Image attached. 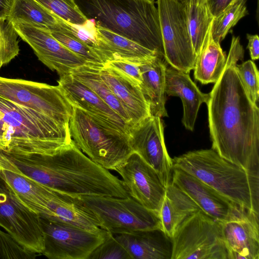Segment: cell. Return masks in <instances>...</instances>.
Returning a JSON list of instances; mask_svg holds the SVG:
<instances>
[{
  "mask_svg": "<svg viewBox=\"0 0 259 259\" xmlns=\"http://www.w3.org/2000/svg\"><path fill=\"white\" fill-rule=\"evenodd\" d=\"M244 51L233 36L224 70L206 104L212 149L251 175L259 176V109L237 70Z\"/></svg>",
  "mask_w": 259,
  "mask_h": 259,
  "instance_id": "6da1fadb",
  "label": "cell"
},
{
  "mask_svg": "<svg viewBox=\"0 0 259 259\" xmlns=\"http://www.w3.org/2000/svg\"><path fill=\"white\" fill-rule=\"evenodd\" d=\"M2 151L23 174L56 192L72 196H130L121 180L92 160L72 140L53 155Z\"/></svg>",
  "mask_w": 259,
  "mask_h": 259,
  "instance_id": "7a4b0ae2",
  "label": "cell"
},
{
  "mask_svg": "<svg viewBox=\"0 0 259 259\" xmlns=\"http://www.w3.org/2000/svg\"><path fill=\"white\" fill-rule=\"evenodd\" d=\"M72 140L69 127L0 96V150L21 155H53Z\"/></svg>",
  "mask_w": 259,
  "mask_h": 259,
  "instance_id": "3957f363",
  "label": "cell"
},
{
  "mask_svg": "<svg viewBox=\"0 0 259 259\" xmlns=\"http://www.w3.org/2000/svg\"><path fill=\"white\" fill-rule=\"evenodd\" d=\"M88 20L164 56L154 0H74Z\"/></svg>",
  "mask_w": 259,
  "mask_h": 259,
  "instance_id": "277c9868",
  "label": "cell"
},
{
  "mask_svg": "<svg viewBox=\"0 0 259 259\" xmlns=\"http://www.w3.org/2000/svg\"><path fill=\"white\" fill-rule=\"evenodd\" d=\"M172 161L174 168L195 177L238 207L258 214L259 176L249 174L212 149L190 151Z\"/></svg>",
  "mask_w": 259,
  "mask_h": 259,
  "instance_id": "5b68a950",
  "label": "cell"
},
{
  "mask_svg": "<svg viewBox=\"0 0 259 259\" xmlns=\"http://www.w3.org/2000/svg\"><path fill=\"white\" fill-rule=\"evenodd\" d=\"M69 131L79 149L107 169L114 170L133 152L128 134L106 124L78 107L73 106Z\"/></svg>",
  "mask_w": 259,
  "mask_h": 259,
  "instance_id": "8992f818",
  "label": "cell"
},
{
  "mask_svg": "<svg viewBox=\"0 0 259 259\" xmlns=\"http://www.w3.org/2000/svg\"><path fill=\"white\" fill-rule=\"evenodd\" d=\"M100 223V228L112 234L161 228L159 215L128 196H76ZM162 229V228H161Z\"/></svg>",
  "mask_w": 259,
  "mask_h": 259,
  "instance_id": "52a82bcc",
  "label": "cell"
},
{
  "mask_svg": "<svg viewBox=\"0 0 259 259\" xmlns=\"http://www.w3.org/2000/svg\"><path fill=\"white\" fill-rule=\"evenodd\" d=\"M171 239V259H228L220 222L201 210L186 219Z\"/></svg>",
  "mask_w": 259,
  "mask_h": 259,
  "instance_id": "ba28073f",
  "label": "cell"
},
{
  "mask_svg": "<svg viewBox=\"0 0 259 259\" xmlns=\"http://www.w3.org/2000/svg\"><path fill=\"white\" fill-rule=\"evenodd\" d=\"M0 96L69 127L73 106L59 85L0 76Z\"/></svg>",
  "mask_w": 259,
  "mask_h": 259,
  "instance_id": "9c48e42d",
  "label": "cell"
},
{
  "mask_svg": "<svg viewBox=\"0 0 259 259\" xmlns=\"http://www.w3.org/2000/svg\"><path fill=\"white\" fill-rule=\"evenodd\" d=\"M167 63L189 73L194 68L196 55L189 33L183 0L156 1Z\"/></svg>",
  "mask_w": 259,
  "mask_h": 259,
  "instance_id": "30bf717a",
  "label": "cell"
},
{
  "mask_svg": "<svg viewBox=\"0 0 259 259\" xmlns=\"http://www.w3.org/2000/svg\"><path fill=\"white\" fill-rule=\"evenodd\" d=\"M39 220L44 242L41 254L50 259H88L109 233L90 232L41 215Z\"/></svg>",
  "mask_w": 259,
  "mask_h": 259,
  "instance_id": "8fae6325",
  "label": "cell"
},
{
  "mask_svg": "<svg viewBox=\"0 0 259 259\" xmlns=\"http://www.w3.org/2000/svg\"><path fill=\"white\" fill-rule=\"evenodd\" d=\"M39 215L19 199L0 177V227L27 249L38 254L44 249Z\"/></svg>",
  "mask_w": 259,
  "mask_h": 259,
  "instance_id": "7c38bea8",
  "label": "cell"
},
{
  "mask_svg": "<svg viewBox=\"0 0 259 259\" xmlns=\"http://www.w3.org/2000/svg\"><path fill=\"white\" fill-rule=\"evenodd\" d=\"M161 118L150 115L128 130L129 142L137 153L158 174L166 187L171 182L173 165L164 143Z\"/></svg>",
  "mask_w": 259,
  "mask_h": 259,
  "instance_id": "4fadbf2b",
  "label": "cell"
},
{
  "mask_svg": "<svg viewBox=\"0 0 259 259\" xmlns=\"http://www.w3.org/2000/svg\"><path fill=\"white\" fill-rule=\"evenodd\" d=\"M114 170L120 176L128 195L159 215L166 187L157 171L134 152Z\"/></svg>",
  "mask_w": 259,
  "mask_h": 259,
  "instance_id": "5bb4252c",
  "label": "cell"
},
{
  "mask_svg": "<svg viewBox=\"0 0 259 259\" xmlns=\"http://www.w3.org/2000/svg\"><path fill=\"white\" fill-rule=\"evenodd\" d=\"M12 22L19 36L30 46L38 60L59 76L90 64L57 40L49 29L23 22Z\"/></svg>",
  "mask_w": 259,
  "mask_h": 259,
  "instance_id": "9a60e30c",
  "label": "cell"
},
{
  "mask_svg": "<svg viewBox=\"0 0 259 259\" xmlns=\"http://www.w3.org/2000/svg\"><path fill=\"white\" fill-rule=\"evenodd\" d=\"M220 223L228 259H259L258 214L240 209Z\"/></svg>",
  "mask_w": 259,
  "mask_h": 259,
  "instance_id": "2e32d148",
  "label": "cell"
},
{
  "mask_svg": "<svg viewBox=\"0 0 259 259\" xmlns=\"http://www.w3.org/2000/svg\"><path fill=\"white\" fill-rule=\"evenodd\" d=\"M171 182L189 196L205 213L217 221H227L242 209L182 169L173 167Z\"/></svg>",
  "mask_w": 259,
  "mask_h": 259,
  "instance_id": "e0dca14e",
  "label": "cell"
},
{
  "mask_svg": "<svg viewBox=\"0 0 259 259\" xmlns=\"http://www.w3.org/2000/svg\"><path fill=\"white\" fill-rule=\"evenodd\" d=\"M57 81L68 101L101 121L128 134L123 119L88 86L71 74L59 76Z\"/></svg>",
  "mask_w": 259,
  "mask_h": 259,
  "instance_id": "ac0fdd59",
  "label": "cell"
},
{
  "mask_svg": "<svg viewBox=\"0 0 259 259\" xmlns=\"http://www.w3.org/2000/svg\"><path fill=\"white\" fill-rule=\"evenodd\" d=\"M165 93L181 98L183 106L182 122L186 129L193 131L200 106L207 103L209 94L201 92L189 73L171 66L165 70Z\"/></svg>",
  "mask_w": 259,
  "mask_h": 259,
  "instance_id": "d6986e66",
  "label": "cell"
},
{
  "mask_svg": "<svg viewBox=\"0 0 259 259\" xmlns=\"http://www.w3.org/2000/svg\"><path fill=\"white\" fill-rule=\"evenodd\" d=\"M113 235L132 259H171L172 239L161 228Z\"/></svg>",
  "mask_w": 259,
  "mask_h": 259,
  "instance_id": "ffe728a7",
  "label": "cell"
},
{
  "mask_svg": "<svg viewBox=\"0 0 259 259\" xmlns=\"http://www.w3.org/2000/svg\"><path fill=\"white\" fill-rule=\"evenodd\" d=\"M93 36L97 53L104 64L118 59L139 64L157 56L164 57L98 25Z\"/></svg>",
  "mask_w": 259,
  "mask_h": 259,
  "instance_id": "44dd1931",
  "label": "cell"
},
{
  "mask_svg": "<svg viewBox=\"0 0 259 259\" xmlns=\"http://www.w3.org/2000/svg\"><path fill=\"white\" fill-rule=\"evenodd\" d=\"M99 73L127 113L131 127L151 115L149 103L141 88L131 83L104 65L99 68Z\"/></svg>",
  "mask_w": 259,
  "mask_h": 259,
  "instance_id": "7402d4cb",
  "label": "cell"
},
{
  "mask_svg": "<svg viewBox=\"0 0 259 259\" xmlns=\"http://www.w3.org/2000/svg\"><path fill=\"white\" fill-rule=\"evenodd\" d=\"M165 57L157 56L139 63L142 82L141 90L150 104L151 115L168 117L165 108Z\"/></svg>",
  "mask_w": 259,
  "mask_h": 259,
  "instance_id": "603a6c76",
  "label": "cell"
},
{
  "mask_svg": "<svg viewBox=\"0 0 259 259\" xmlns=\"http://www.w3.org/2000/svg\"><path fill=\"white\" fill-rule=\"evenodd\" d=\"M199 210L202 211L189 196L171 182L166 187L159 213L161 228L172 238L179 226Z\"/></svg>",
  "mask_w": 259,
  "mask_h": 259,
  "instance_id": "cb8c5ba5",
  "label": "cell"
},
{
  "mask_svg": "<svg viewBox=\"0 0 259 259\" xmlns=\"http://www.w3.org/2000/svg\"><path fill=\"white\" fill-rule=\"evenodd\" d=\"M212 23L197 56L193 69L195 79L203 84L215 83L218 81L224 70L227 59L220 42L215 41L212 38Z\"/></svg>",
  "mask_w": 259,
  "mask_h": 259,
  "instance_id": "d4e9b609",
  "label": "cell"
},
{
  "mask_svg": "<svg viewBox=\"0 0 259 259\" xmlns=\"http://www.w3.org/2000/svg\"><path fill=\"white\" fill-rule=\"evenodd\" d=\"M102 66L88 64L73 69L70 74L95 93L123 119L130 128L131 123L127 113L100 76L99 68Z\"/></svg>",
  "mask_w": 259,
  "mask_h": 259,
  "instance_id": "484cf974",
  "label": "cell"
},
{
  "mask_svg": "<svg viewBox=\"0 0 259 259\" xmlns=\"http://www.w3.org/2000/svg\"><path fill=\"white\" fill-rule=\"evenodd\" d=\"M188 27L196 56L214 18L207 0H183Z\"/></svg>",
  "mask_w": 259,
  "mask_h": 259,
  "instance_id": "4316f807",
  "label": "cell"
},
{
  "mask_svg": "<svg viewBox=\"0 0 259 259\" xmlns=\"http://www.w3.org/2000/svg\"><path fill=\"white\" fill-rule=\"evenodd\" d=\"M8 19L51 31L59 24L60 18L36 0H15Z\"/></svg>",
  "mask_w": 259,
  "mask_h": 259,
  "instance_id": "83f0119b",
  "label": "cell"
},
{
  "mask_svg": "<svg viewBox=\"0 0 259 259\" xmlns=\"http://www.w3.org/2000/svg\"><path fill=\"white\" fill-rule=\"evenodd\" d=\"M50 31L57 40L88 63L98 66L104 65L98 54L82 39L78 26L60 18L59 24Z\"/></svg>",
  "mask_w": 259,
  "mask_h": 259,
  "instance_id": "f1b7e54d",
  "label": "cell"
},
{
  "mask_svg": "<svg viewBox=\"0 0 259 259\" xmlns=\"http://www.w3.org/2000/svg\"><path fill=\"white\" fill-rule=\"evenodd\" d=\"M246 1L233 0L218 16L213 18L211 34L215 41L220 42L223 40L230 29L248 14Z\"/></svg>",
  "mask_w": 259,
  "mask_h": 259,
  "instance_id": "f546056e",
  "label": "cell"
},
{
  "mask_svg": "<svg viewBox=\"0 0 259 259\" xmlns=\"http://www.w3.org/2000/svg\"><path fill=\"white\" fill-rule=\"evenodd\" d=\"M18 36L13 22L8 18H0V68L19 54Z\"/></svg>",
  "mask_w": 259,
  "mask_h": 259,
  "instance_id": "4dcf8cb0",
  "label": "cell"
},
{
  "mask_svg": "<svg viewBox=\"0 0 259 259\" xmlns=\"http://www.w3.org/2000/svg\"><path fill=\"white\" fill-rule=\"evenodd\" d=\"M62 19L72 25L83 26L89 21L74 0H36Z\"/></svg>",
  "mask_w": 259,
  "mask_h": 259,
  "instance_id": "1f68e13d",
  "label": "cell"
},
{
  "mask_svg": "<svg viewBox=\"0 0 259 259\" xmlns=\"http://www.w3.org/2000/svg\"><path fill=\"white\" fill-rule=\"evenodd\" d=\"M37 254L27 249L7 232L0 229V259H34Z\"/></svg>",
  "mask_w": 259,
  "mask_h": 259,
  "instance_id": "d6a6232c",
  "label": "cell"
},
{
  "mask_svg": "<svg viewBox=\"0 0 259 259\" xmlns=\"http://www.w3.org/2000/svg\"><path fill=\"white\" fill-rule=\"evenodd\" d=\"M236 68L249 98L257 104L259 98V74L255 64L248 60L237 64Z\"/></svg>",
  "mask_w": 259,
  "mask_h": 259,
  "instance_id": "836d02e7",
  "label": "cell"
},
{
  "mask_svg": "<svg viewBox=\"0 0 259 259\" xmlns=\"http://www.w3.org/2000/svg\"><path fill=\"white\" fill-rule=\"evenodd\" d=\"M88 259H132L124 247L109 233L104 241L90 254Z\"/></svg>",
  "mask_w": 259,
  "mask_h": 259,
  "instance_id": "e575fe53",
  "label": "cell"
},
{
  "mask_svg": "<svg viewBox=\"0 0 259 259\" xmlns=\"http://www.w3.org/2000/svg\"><path fill=\"white\" fill-rule=\"evenodd\" d=\"M104 65L133 84L141 88L142 74L139 64L123 60H113Z\"/></svg>",
  "mask_w": 259,
  "mask_h": 259,
  "instance_id": "d590c367",
  "label": "cell"
},
{
  "mask_svg": "<svg viewBox=\"0 0 259 259\" xmlns=\"http://www.w3.org/2000/svg\"><path fill=\"white\" fill-rule=\"evenodd\" d=\"M213 17L218 16L233 0H207Z\"/></svg>",
  "mask_w": 259,
  "mask_h": 259,
  "instance_id": "8d00e7d4",
  "label": "cell"
},
{
  "mask_svg": "<svg viewBox=\"0 0 259 259\" xmlns=\"http://www.w3.org/2000/svg\"><path fill=\"white\" fill-rule=\"evenodd\" d=\"M246 37L248 40L247 49L249 50L251 59L256 60L259 58V38L257 34L247 33Z\"/></svg>",
  "mask_w": 259,
  "mask_h": 259,
  "instance_id": "74e56055",
  "label": "cell"
},
{
  "mask_svg": "<svg viewBox=\"0 0 259 259\" xmlns=\"http://www.w3.org/2000/svg\"><path fill=\"white\" fill-rule=\"evenodd\" d=\"M15 0H0V18H8Z\"/></svg>",
  "mask_w": 259,
  "mask_h": 259,
  "instance_id": "f35d334b",
  "label": "cell"
}]
</instances>
